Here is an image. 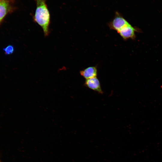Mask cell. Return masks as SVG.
Here are the masks:
<instances>
[{"label": "cell", "mask_w": 162, "mask_h": 162, "mask_svg": "<svg viewBox=\"0 0 162 162\" xmlns=\"http://www.w3.org/2000/svg\"><path fill=\"white\" fill-rule=\"evenodd\" d=\"M6 54H10L12 53L14 50V47L12 45H9L3 49Z\"/></svg>", "instance_id": "52a82bcc"}, {"label": "cell", "mask_w": 162, "mask_h": 162, "mask_svg": "<svg viewBox=\"0 0 162 162\" xmlns=\"http://www.w3.org/2000/svg\"><path fill=\"white\" fill-rule=\"evenodd\" d=\"M85 85L88 88L100 94L103 93L100 81L97 77L86 80Z\"/></svg>", "instance_id": "277c9868"}, {"label": "cell", "mask_w": 162, "mask_h": 162, "mask_svg": "<svg viewBox=\"0 0 162 162\" xmlns=\"http://www.w3.org/2000/svg\"><path fill=\"white\" fill-rule=\"evenodd\" d=\"M10 6L6 0H0V21L4 17L9 10Z\"/></svg>", "instance_id": "8992f818"}, {"label": "cell", "mask_w": 162, "mask_h": 162, "mask_svg": "<svg viewBox=\"0 0 162 162\" xmlns=\"http://www.w3.org/2000/svg\"><path fill=\"white\" fill-rule=\"evenodd\" d=\"M36 7L34 20L43 29L44 36L49 34V25L50 23V14L46 3V0H34Z\"/></svg>", "instance_id": "6da1fadb"}, {"label": "cell", "mask_w": 162, "mask_h": 162, "mask_svg": "<svg viewBox=\"0 0 162 162\" xmlns=\"http://www.w3.org/2000/svg\"><path fill=\"white\" fill-rule=\"evenodd\" d=\"M137 30L130 23L125 26L117 32L124 40L134 39L135 38V32Z\"/></svg>", "instance_id": "3957f363"}, {"label": "cell", "mask_w": 162, "mask_h": 162, "mask_svg": "<svg viewBox=\"0 0 162 162\" xmlns=\"http://www.w3.org/2000/svg\"><path fill=\"white\" fill-rule=\"evenodd\" d=\"M129 23L118 12H116L114 18L109 23V27L118 32Z\"/></svg>", "instance_id": "7a4b0ae2"}, {"label": "cell", "mask_w": 162, "mask_h": 162, "mask_svg": "<svg viewBox=\"0 0 162 162\" xmlns=\"http://www.w3.org/2000/svg\"><path fill=\"white\" fill-rule=\"evenodd\" d=\"M80 74L86 80L97 76V68L95 66L89 67L80 71Z\"/></svg>", "instance_id": "5b68a950"}]
</instances>
